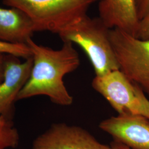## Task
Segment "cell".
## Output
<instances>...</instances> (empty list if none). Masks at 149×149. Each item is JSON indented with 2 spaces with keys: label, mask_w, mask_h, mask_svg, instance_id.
I'll use <instances>...</instances> for the list:
<instances>
[{
  "label": "cell",
  "mask_w": 149,
  "mask_h": 149,
  "mask_svg": "<svg viewBox=\"0 0 149 149\" xmlns=\"http://www.w3.org/2000/svg\"><path fill=\"white\" fill-rule=\"evenodd\" d=\"M136 92L139 101V114L144 116L149 120V100L143 91L137 85Z\"/></svg>",
  "instance_id": "obj_13"
},
{
  "label": "cell",
  "mask_w": 149,
  "mask_h": 149,
  "mask_svg": "<svg viewBox=\"0 0 149 149\" xmlns=\"http://www.w3.org/2000/svg\"><path fill=\"white\" fill-rule=\"evenodd\" d=\"M135 4L140 21L149 14V0H135Z\"/></svg>",
  "instance_id": "obj_15"
},
{
  "label": "cell",
  "mask_w": 149,
  "mask_h": 149,
  "mask_svg": "<svg viewBox=\"0 0 149 149\" xmlns=\"http://www.w3.org/2000/svg\"><path fill=\"white\" fill-rule=\"evenodd\" d=\"M0 54H8L27 59L32 57L30 48L27 44H14L0 40Z\"/></svg>",
  "instance_id": "obj_12"
},
{
  "label": "cell",
  "mask_w": 149,
  "mask_h": 149,
  "mask_svg": "<svg viewBox=\"0 0 149 149\" xmlns=\"http://www.w3.org/2000/svg\"><path fill=\"white\" fill-rule=\"evenodd\" d=\"M6 54H0V84L5 78V60Z\"/></svg>",
  "instance_id": "obj_16"
},
{
  "label": "cell",
  "mask_w": 149,
  "mask_h": 149,
  "mask_svg": "<svg viewBox=\"0 0 149 149\" xmlns=\"http://www.w3.org/2000/svg\"><path fill=\"white\" fill-rule=\"evenodd\" d=\"M32 149H112L85 129L65 123L53 124L36 139Z\"/></svg>",
  "instance_id": "obj_6"
},
{
  "label": "cell",
  "mask_w": 149,
  "mask_h": 149,
  "mask_svg": "<svg viewBox=\"0 0 149 149\" xmlns=\"http://www.w3.org/2000/svg\"><path fill=\"white\" fill-rule=\"evenodd\" d=\"M23 12L32 22L34 32L60 35L87 15L91 6L101 0H2Z\"/></svg>",
  "instance_id": "obj_2"
},
{
  "label": "cell",
  "mask_w": 149,
  "mask_h": 149,
  "mask_svg": "<svg viewBox=\"0 0 149 149\" xmlns=\"http://www.w3.org/2000/svg\"><path fill=\"white\" fill-rule=\"evenodd\" d=\"M95 90L103 96L118 114L125 113L139 114V101L136 85L120 70L101 76H95L92 82Z\"/></svg>",
  "instance_id": "obj_5"
},
{
  "label": "cell",
  "mask_w": 149,
  "mask_h": 149,
  "mask_svg": "<svg viewBox=\"0 0 149 149\" xmlns=\"http://www.w3.org/2000/svg\"><path fill=\"white\" fill-rule=\"evenodd\" d=\"M110 38L119 70L149 97V39L116 28L111 29Z\"/></svg>",
  "instance_id": "obj_4"
},
{
  "label": "cell",
  "mask_w": 149,
  "mask_h": 149,
  "mask_svg": "<svg viewBox=\"0 0 149 149\" xmlns=\"http://www.w3.org/2000/svg\"><path fill=\"white\" fill-rule=\"evenodd\" d=\"M34 32L32 22L21 10L0 7V40L26 44Z\"/></svg>",
  "instance_id": "obj_10"
},
{
  "label": "cell",
  "mask_w": 149,
  "mask_h": 149,
  "mask_svg": "<svg viewBox=\"0 0 149 149\" xmlns=\"http://www.w3.org/2000/svg\"><path fill=\"white\" fill-rule=\"evenodd\" d=\"M109 146L112 149H131L124 144L114 140H113L110 143Z\"/></svg>",
  "instance_id": "obj_17"
},
{
  "label": "cell",
  "mask_w": 149,
  "mask_h": 149,
  "mask_svg": "<svg viewBox=\"0 0 149 149\" xmlns=\"http://www.w3.org/2000/svg\"><path fill=\"white\" fill-rule=\"evenodd\" d=\"M26 44L31 51L33 65L29 78L17 100L44 95L60 106L72 104L73 97L67 90L63 78L80 66L79 55L74 44L64 41L58 50L39 45L32 38Z\"/></svg>",
  "instance_id": "obj_1"
},
{
  "label": "cell",
  "mask_w": 149,
  "mask_h": 149,
  "mask_svg": "<svg viewBox=\"0 0 149 149\" xmlns=\"http://www.w3.org/2000/svg\"><path fill=\"white\" fill-rule=\"evenodd\" d=\"M110 28L98 17L87 15L76 22L59 36L63 42L76 44L85 52L96 76L119 70L110 38Z\"/></svg>",
  "instance_id": "obj_3"
},
{
  "label": "cell",
  "mask_w": 149,
  "mask_h": 149,
  "mask_svg": "<svg viewBox=\"0 0 149 149\" xmlns=\"http://www.w3.org/2000/svg\"><path fill=\"white\" fill-rule=\"evenodd\" d=\"M99 128L131 149H149V120L141 115L118 114L102 120Z\"/></svg>",
  "instance_id": "obj_7"
},
{
  "label": "cell",
  "mask_w": 149,
  "mask_h": 149,
  "mask_svg": "<svg viewBox=\"0 0 149 149\" xmlns=\"http://www.w3.org/2000/svg\"><path fill=\"white\" fill-rule=\"evenodd\" d=\"M135 37L142 40L149 39V14L139 21Z\"/></svg>",
  "instance_id": "obj_14"
},
{
  "label": "cell",
  "mask_w": 149,
  "mask_h": 149,
  "mask_svg": "<svg viewBox=\"0 0 149 149\" xmlns=\"http://www.w3.org/2000/svg\"><path fill=\"white\" fill-rule=\"evenodd\" d=\"M99 17L110 29H118L135 36L139 19L135 0H101Z\"/></svg>",
  "instance_id": "obj_9"
},
{
  "label": "cell",
  "mask_w": 149,
  "mask_h": 149,
  "mask_svg": "<svg viewBox=\"0 0 149 149\" xmlns=\"http://www.w3.org/2000/svg\"><path fill=\"white\" fill-rule=\"evenodd\" d=\"M33 65L32 57L21 62L19 58L6 54L5 78L0 84V115L13 118L14 104L29 78Z\"/></svg>",
  "instance_id": "obj_8"
},
{
  "label": "cell",
  "mask_w": 149,
  "mask_h": 149,
  "mask_svg": "<svg viewBox=\"0 0 149 149\" xmlns=\"http://www.w3.org/2000/svg\"><path fill=\"white\" fill-rule=\"evenodd\" d=\"M19 141V133L14 126L12 118L0 115V149L16 148Z\"/></svg>",
  "instance_id": "obj_11"
}]
</instances>
